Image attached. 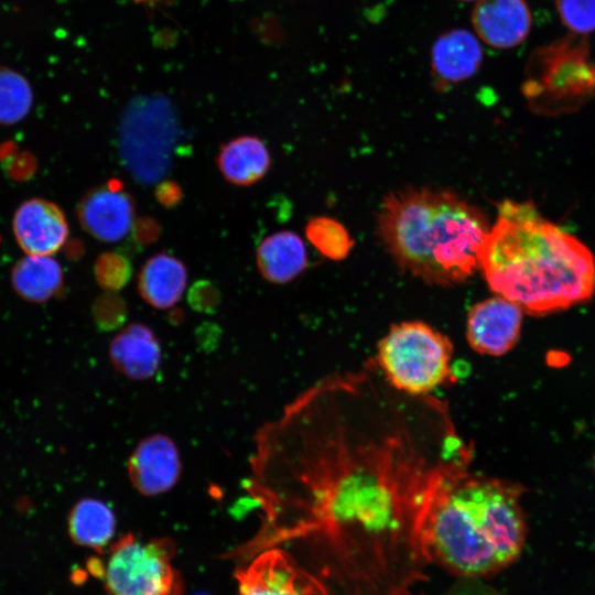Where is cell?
Returning a JSON list of instances; mask_svg holds the SVG:
<instances>
[{
    "mask_svg": "<svg viewBox=\"0 0 595 595\" xmlns=\"http://www.w3.org/2000/svg\"><path fill=\"white\" fill-rule=\"evenodd\" d=\"M523 491L520 484L469 468L447 478L422 526L426 562L459 578L482 580L508 567L527 539Z\"/></svg>",
    "mask_w": 595,
    "mask_h": 595,
    "instance_id": "3",
    "label": "cell"
},
{
    "mask_svg": "<svg viewBox=\"0 0 595 595\" xmlns=\"http://www.w3.org/2000/svg\"><path fill=\"white\" fill-rule=\"evenodd\" d=\"M482 61L479 41L464 29L442 34L432 47V71L442 84H454L472 77Z\"/></svg>",
    "mask_w": 595,
    "mask_h": 595,
    "instance_id": "15",
    "label": "cell"
},
{
    "mask_svg": "<svg viewBox=\"0 0 595 595\" xmlns=\"http://www.w3.org/2000/svg\"><path fill=\"white\" fill-rule=\"evenodd\" d=\"M444 595H505L479 578H459Z\"/></svg>",
    "mask_w": 595,
    "mask_h": 595,
    "instance_id": "27",
    "label": "cell"
},
{
    "mask_svg": "<svg viewBox=\"0 0 595 595\" xmlns=\"http://www.w3.org/2000/svg\"><path fill=\"white\" fill-rule=\"evenodd\" d=\"M523 311L497 295L475 303L466 320V338L476 353L499 357L510 351L521 334Z\"/></svg>",
    "mask_w": 595,
    "mask_h": 595,
    "instance_id": "8",
    "label": "cell"
},
{
    "mask_svg": "<svg viewBox=\"0 0 595 595\" xmlns=\"http://www.w3.org/2000/svg\"><path fill=\"white\" fill-rule=\"evenodd\" d=\"M256 262L267 281L284 284L295 279L307 266V252L302 238L290 230L267 236L257 247Z\"/></svg>",
    "mask_w": 595,
    "mask_h": 595,
    "instance_id": "17",
    "label": "cell"
},
{
    "mask_svg": "<svg viewBox=\"0 0 595 595\" xmlns=\"http://www.w3.org/2000/svg\"><path fill=\"white\" fill-rule=\"evenodd\" d=\"M110 358L117 370L136 379H150L161 363V346L153 331L143 324H132L111 342Z\"/></svg>",
    "mask_w": 595,
    "mask_h": 595,
    "instance_id": "14",
    "label": "cell"
},
{
    "mask_svg": "<svg viewBox=\"0 0 595 595\" xmlns=\"http://www.w3.org/2000/svg\"><path fill=\"white\" fill-rule=\"evenodd\" d=\"M13 231L18 244L28 255L51 256L65 242L68 226L64 214L55 204L33 198L17 209Z\"/></svg>",
    "mask_w": 595,
    "mask_h": 595,
    "instance_id": "12",
    "label": "cell"
},
{
    "mask_svg": "<svg viewBox=\"0 0 595 595\" xmlns=\"http://www.w3.org/2000/svg\"><path fill=\"white\" fill-rule=\"evenodd\" d=\"M216 164L230 184L250 186L259 182L271 166L266 143L255 136H240L221 144Z\"/></svg>",
    "mask_w": 595,
    "mask_h": 595,
    "instance_id": "18",
    "label": "cell"
},
{
    "mask_svg": "<svg viewBox=\"0 0 595 595\" xmlns=\"http://www.w3.org/2000/svg\"><path fill=\"white\" fill-rule=\"evenodd\" d=\"M97 278L107 289L118 290L125 286L132 274V267L127 257L110 252L104 255L97 262Z\"/></svg>",
    "mask_w": 595,
    "mask_h": 595,
    "instance_id": "24",
    "label": "cell"
},
{
    "mask_svg": "<svg viewBox=\"0 0 595 595\" xmlns=\"http://www.w3.org/2000/svg\"><path fill=\"white\" fill-rule=\"evenodd\" d=\"M461 1H475V0H461ZM477 1V0H476Z\"/></svg>",
    "mask_w": 595,
    "mask_h": 595,
    "instance_id": "29",
    "label": "cell"
},
{
    "mask_svg": "<svg viewBox=\"0 0 595 595\" xmlns=\"http://www.w3.org/2000/svg\"><path fill=\"white\" fill-rule=\"evenodd\" d=\"M154 196L163 207L173 208L182 202L183 191L176 182L164 180L156 185Z\"/></svg>",
    "mask_w": 595,
    "mask_h": 595,
    "instance_id": "28",
    "label": "cell"
},
{
    "mask_svg": "<svg viewBox=\"0 0 595 595\" xmlns=\"http://www.w3.org/2000/svg\"><path fill=\"white\" fill-rule=\"evenodd\" d=\"M134 213V201L118 180L90 191L78 208L84 228L105 242H117L125 238L132 228Z\"/></svg>",
    "mask_w": 595,
    "mask_h": 595,
    "instance_id": "10",
    "label": "cell"
},
{
    "mask_svg": "<svg viewBox=\"0 0 595 595\" xmlns=\"http://www.w3.org/2000/svg\"><path fill=\"white\" fill-rule=\"evenodd\" d=\"M377 225L397 264L437 285L458 284L474 274L490 228L479 207L451 190L431 187L388 194Z\"/></svg>",
    "mask_w": 595,
    "mask_h": 595,
    "instance_id": "4",
    "label": "cell"
},
{
    "mask_svg": "<svg viewBox=\"0 0 595 595\" xmlns=\"http://www.w3.org/2000/svg\"><path fill=\"white\" fill-rule=\"evenodd\" d=\"M237 578L239 595H313L316 591L311 577L280 549L259 554Z\"/></svg>",
    "mask_w": 595,
    "mask_h": 595,
    "instance_id": "9",
    "label": "cell"
},
{
    "mask_svg": "<svg viewBox=\"0 0 595 595\" xmlns=\"http://www.w3.org/2000/svg\"><path fill=\"white\" fill-rule=\"evenodd\" d=\"M181 459L174 442L166 435L143 439L128 461V475L142 495L155 496L169 491L181 475Z\"/></svg>",
    "mask_w": 595,
    "mask_h": 595,
    "instance_id": "11",
    "label": "cell"
},
{
    "mask_svg": "<svg viewBox=\"0 0 595 595\" xmlns=\"http://www.w3.org/2000/svg\"><path fill=\"white\" fill-rule=\"evenodd\" d=\"M187 299L194 310L209 313L217 307L220 293L214 282L202 279L191 286Z\"/></svg>",
    "mask_w": 595,
    "mask_h": 595,
    "instance_id": "25",
    "label": "cell"
},
{
    "mask_svg": "<svg viewBox=\"0 0 595 595\" xmlns=\"http://www.w3.org/2000/svg\"><path fill=\"white\" fill-rule=\"evenodd\" d=\"M309 241L326 258L342 260L353 247L349 232L338 220L328 216H316L305 225Z\"/></svg>",
    "mask_w": 595,
    "mask_h": 595,
    "instance_id": "21",
    "label": "cell"
},
{
    "mask_svg": "<svg viewBox=\"0 0 595 595\" xmlns=\"http://www.w3.org/2000/svg\"><path fill=\"white\" fill-rule=\"evenodd\" d=\"M570 35L530 55L521 91L540 115L576 110L595 96V61L587 41Z\"/></svg>",
    "mask_w": 595,
    "mask_h": 595,
    "instance_id": "5",
    "label": "cell"
},
{
    "mask_svg": "<svg viewBox=\"0 0 595 595\" xmlns=\"http://www.w3.org/2000/svg\"><path fill=\"white\" fill-rule=\"evenodd\" d=\"M116 519L111 509L102 501L86 498L77 502L68 518L72 540L82 547L101 552L112 539Z\"/></svg>",
    "mask_w": 595,
    "mask_h": 595,
    "instance_id": "19",
    "label": "cell"
},
{
    "mask_svg": "<svg viewBox=\"0 0 595 595\" xmlns=\"http://www.w3.org/2000/svg\"><path fill=\"white\" fill-rule=\"evenodd\" d=\"M479 268L493 292L534 316L567 310L595 293L591 250L531 202L506 199L498 205Z\"/></svg>",
    "mask_w": 595,
    "mask_h": 595,
    "instance_id": "2",
    "label": "cell"
},
{
    "mask_svg": "<svg viewBox=\"0 0 595 595\" xmlns=\"http://www.w3.org/2000/svg\"><path fill=\"white\" fill-rule=\"evenodd\" d=\"M472 24L478 37L489 46L510 48L527 37L531 13L526 0H477Z\"/></svg>",
    "mask_w": 595,
    "mask_h": 595,
    "instance_id": "13",
    "label": "cell"
},
{
    "mask_svg": "<svg viewBox=\"0 0 595 595\" xmlns=\"http://www.w3.org/2000/svg\"><path fill=\"white\" fill-rule=\"evenodd\" d=\"M197 595H206V594H197Z\"/></svg>",
    "mask_w": 595,
    "mask_h": 595,
    "instance_id": "30",
    "label": "cell"
},
{
    "mask_svg": "<svg viewBox=\"0 0 595 595\" xmlns=\"http://www.w3.org/2000/svg\"><path fill=\"white\" fill-rule=\"evenodd\" d=\"M187 283L186 266L167 252H159L142 266L137 280L141 298L155 309H170L183 295Z\"/></svg>",
    "mask_w": 595,
    "mask_h": 595,
    "instance_id": "16",
    "label": "cell"
},
{
    "mask_svg": "<svg viewBox=\"0 0 595 595\" xmlns=\"http://www.w3.org/2000/svg\"><path fill=\"white\" fill-rule=\"evenodd\" d=\"M15 291L33 302L46 301L60 290L63 272L48 255H28L13 268L11 275Z\"/></svg>",
    "mask_w": 595,
    "mask_h": 595,
    "instance_id": "20",
    "label": "cell"
},
{
    "mask_svg": "<svg viewBox=\"0 0 595 595\" xmlns=\"http://www.w3.org/2000/svg\"><path fill=\"white\" fill-rule=\"evenodd\" d=\"M453 354L445 334L422 321H403L379 340L374 360L394 389L425 396L450 381Z\"/></svg>",
    "mask_w": 595,
    "mask_h": 595,
    "instance_id": "6",
    "label": "cell"
},
{
    "mask_svg": "<svg viewBox=\"0 0 595 595\" xmlns=\"http://www.w3.org/2000/svg\"><path fill=\"white\" fill-rule=\"evenodd\" d=\"M32 105V90L19 73L0 67V123H15L23 119Z\"/></svg>",
    "mask_w": 595,
    "mask_h": 595,
    "instance_id": "22",
    "label": "cell"
},
{
    "mask_svg": "<svg viewBox=\"0 0 595 595\" xmlns=\"http://www.w3.org/2000/svg\"><path fill=\"white\" fill-rule=\"evenodd\" d=\"M594 466H595V457H594Z\"/></svg>",
    "mask_w": 595,
    "mask_h": 595,
    "instance_id": "31",
    "label": "cell"
},
{
    "mask_svg": "<svg viewBox=\"0 0 595 595\" xmlns=\"http://www.w3.org/2000/svg\"><path fill=\"white\" fill-rule=\"evenodd\" d=\"M563 23L575 34L595 31V0H555Z\"/></svg>",
    "mask_w": 595,
    "mask_h": 595,
    "instance_id": "23",
    "label": "cell"
},
{
    "mask_svg": "<svg viewBox=\"0 0 595 595\" xmlns=\"http://www.w3.org/2000/svg\"><path fill=\"white\" fill-rule=\"evenodd\" d=\"M132 237L142 247L156 242L162 232L160 223L149 216H143L133 221Z\"/></svg>",
    "mask_w": 595,
    "mask_h": 595,
    "instance_id": "26",
    "label": "cell"
},
{
    "mask_svg": "<svg viewBox=\"0 0 595 595\" xmlns=\"http://www.w3.org/2000/svg\"><path fill=\"white\" fill-rule=\"evenodd\" d=\"M472 459L447 404L394 389L371 358L257 431L245 487L273 537L326 550L345 595H405L428 563L430 505Z\"/></svg>",
    "mask_w": 595,
    "mask_h": 595,
    "instance_id": "1",
    "label": "cell"
},
{
    "mask_svg": "<svg viewBox=\"0 0 595 595\" xmlns=\"http://www.w3.org/2000/svg\"><path fill=\"white\" fill-rule=\"evenodd\" d=\"M171 539L142 541L129 533L110 549L105 569L110 595H182V582L171 560Z\"/></svg>",
    "mask_w": 595,
    "mask_h": 595,
    "instance_id": "7",
    "label": "cell"
}]
</instances>
